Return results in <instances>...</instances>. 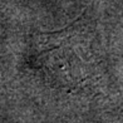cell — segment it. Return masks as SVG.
I'll list each match as a JSON object with an SVG mask.
<instances>
[{
    "mask_svg": "<svg viewBox=\"0 0 123 123\" xmlns=\"http://www.w3.org/2000/svg\"><path fill=\"white\" fill-rule=\"evenodd\" d=\"M79 40L80 38L74 31H60L48 34L40 42L48 75L58 82L59 87L91 88L93 79L98 75L91 47Z\"/></svg>",
    "mask_w": 123,
    "mask_h": 123,
    "instance_id": "obj_1",
    "label": "cell"
}]
</instances>
